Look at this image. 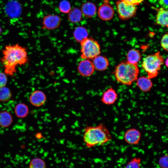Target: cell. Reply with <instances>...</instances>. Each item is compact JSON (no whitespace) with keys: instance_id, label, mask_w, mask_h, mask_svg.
<instances>
[{"instance_id":"obj_1","label":"cell","mask_w":168,"mask_h":168,"mask_svg":"<svg viewBox=\"0 0 168 168\" xmlns=\"http://www.w3.org/2000/svg\"><path fill=\"white\" fill-rule=\"evenodd\" d=\"M0 61L4 72L11 77H14L18 66H25L29 61L27 48L19 44L6 45L2 50Z\"/></svg>"},{"instance_id":"obj_2","label":"cell","mask_w":168,"mask_h":168,"mask_svg":"<svg viewBox=\"0 0 168 168\" xmlns=\"http://www.w3.org/2000/svg\"><path fill=\"white\" fill-rule=\"evenodd\" d=\"M112 139L109 130L102 123L96 126H87L84 129L83 139L88 148L103 145L111 141Z\"/></svg>"},{"instance_id":"obj_3","label":"cell","mask_w":168,"mask_h":168,"mask_svg":"<svg viewBox=\"0 0 168 168\" xmlns=\"http://www.w3.org/2000/svg\"><path fill=\"white\" fill-rule=\"evenodd\" d=\"M139 73L138 64L124 61L115 67L114 74L117 81L124 85L130 86L136 81Z\"/></svg>"},{"instance_id":"obj_4","label":"cell","mask_w":168,"mask_h":168,"mask_svg":"<svg viewBox=\"0 0 168 168\" xmlns=\"http://www.w3.org/2000/svg\"><path fill=\"white\" fill-rule=\"evenodd\" d=\"M164 62L163 57L159 51H157L145 57L142 66L147 72V77L151 79L157 76Z\"/></svg>"},{"instance_id":"obj_5","label":"cell","mask_w":168,"mask_h":168,"mask_svg":"<svg viewBox=\"0 0 168 168\" xmlns=\"http://www.w3.org/2000/svg\"><path fill=\"white\" fill-rule=\"evenodd\" d=\"M81 57L82 59H93L101 53L100 45L92 37H89L80 43Z\"/></svg>"},{"instance_id":"obj_6","label":"cell","mask_w":168,"mask_h":168,"mask_svg":"<svg viewBox=\"0 0 168 168\" xmlns=\"http://www.w3.org/2000/svg\"><path fill=\"white\" fill-rule=\"evenodd\" d=\"M117 10L119 18L123 20H127L134 16L136 14V5L129 4L121 0L116 2Z\"/></svg>"},{"instance_id":"obj_7","label":"cell","mask_w":168,"mask_h":168,"mask_svg":"<svg viewBox=\"0 0 168 168\" xmlns=\"http://www.w3.org/2000/svg\"><path fill=\"white\" fill-rule=\"evenodd\" d=\"M61 19L56 14H48L44 16L42 21V28L48 30L57 29L60 25Z\"/></svg>"},{"instance_id":"obj_8","label":"cell","mask_w":168,"mask_h":168,"mask_svg":"<svg viewBox=\"0 0 168 168\" xmlns=\"http://www.w3.org/2000/svg\"><path fill=\"white\" fill-rule=\"evenodd\" d=\"M141 136V133L138 129L135 128H131L125 132L124 138L125 142L128 144L134 145L139 143Z\"/></svg>"},{"instance_id":"obj_9","label":"cell","mask_w":168,"mask_h":168,"mask_svg":"<svg viewBox=\"0 0 168 168\" xmlns=\"http://www.w3.org/2000/svg\"><path fill=\"white\" fill-rule=\"evenodd\" d=\"M77 70L79 74L84 77L92 75L95 70L92 61L88 59H82L78 64Z\"/></svg>"},{"instance_id":"obj_10","label":"cell","mask_w":168,"mask_h":168,"mask_svg":"<svg viewBox=\"0 0 168 168\" xmlns=\"http://www.w3.org/2000/svg\"><path fill=\"white\" fill-rule=\"evenodd\" d=\"M114 13L113 7L106 2L100 6L97 12L99 17L105 21L110 20L113 17Z\"/></svg>"},{"instance_id":"obj_11","label":"cell","mask_w":168,"mask_h":168,"mask_svg":"<svg viewBox=\"0 0 168 168\" xmlns=\"http://www.w3.org/2000/svg\"><path fill=\"white\" fill-rule=\"evenodd\" d=\"M118 98L117 93L111 87L103 92L100 100L103 104L109 106L114 104Z\"/></svg>"},{"instance_id":"obj_12","label":"cell","mask_w":168,"mask_h":168,"mask_svg":"<svg viewBox=\"0 0 168 168\" xmlns=\"http://www.w3.org/2000/svg\"><path fill=\"white\" fill-rule=\"evenodd\" d=\"M47 97L45 93L40 90L33 91L29 97L30 103L36 107L43 105L46 102Z\"/></svg>"},{"instance_id":"obj_13","label":"cell","mask_w":168,"mask_h":168,"mask_svg":"<svg viewBox=\"0 0 168 168\" xmlns=\"http://www.w3.org/2000/svg\"><path fill=\"white\" fill-rule=\"evenodd\" d=\"M92 62L95 70L100 71L107 69L109 65V61L105 57L99 55L93 59Z\"/></svg>"},{"instance_id":"obj_14","label":"cell","mask_w":168,"mask_h":168,"mask_svg":"<svg viewBox=\"0 0 168 168\" xmlns=\"http://www.w3.org/2000/svg\"><path fill=\"white\" fill-rule=\"evenodd\" d=\"M81 11L82 15L87 18L93 17L96 12V7L95 4L91 2H87L82 4Z\"/></svg>"},{"instance_id":"obj_15","label":"cell","mask_w":168,"mask_h":168,"mask_svg":"<svg viewBox=\"0 0 168 168\" xmlns=\"http://www.w3.org/2000/svg\"><path fill=\"white\" fill-rule=\"evenodd\" d=\"M136 85L142 91L146 92L149 91L153 86V83L148 77L142 76L136 80Z\"/></svg>"},{"instance_id":"obj_16","label":"cell","mask_w":168,"mask_h":168,"mask_svg":"<svg viewBox=\"0 0 168 168\" xmlns=\"http://www.w3.org/2000/svg\"><path fill=\"white\" fill-rule=\"evenodd\" d=\"M168 9L161 7L157 10L156 18V24L158 25L168 27Z\"/></svg>"},{"instance_id":"obj_17","label":"cell","mask_w":168,"mask_h":168,"mask_svg":"<svg viewBox=\"0 0 168 168\" xmlns=\"http://www.w3.org/2000/svg\"><path fill=\"white\" fill-rule=\"evenodd\" d=\"M88 32L85 27L79 26L76 27L73 32L75 40L80 43L88 37Z\"/></svg>"},{"instance_id":"obj_18","label":"cell","mask_w":168,"mask_h":168,"mask_svg":"<svg viewBox=\"0 0 168 168\" xmlns=\"http://www.w3.org/2000/svg\"><path fill=\"white\" fill-rule=\"evenodd\" d=\"M13 117L10 112L4 110L0 112V126L3 128L10 126L13 122Z\"/></svg>"},{"instance_id":"obj_19","label":"cell","mask_w":168,"mask_h":168,"mask_svg":"<svg viewBox=\"0 0 168 168\" xmlns=\"http://www.w3.org/2000/svg\"><path fill=\"white\" fill-rule=\"evenodd\" d=\"M141 58L139 50L134 49L129 50L126 55L127 61L133 64H138Z\"/></svg>"},{"instance_id":"obj_20","label":"cell","mask_w":168,"mask_h":168,"mask_svg":"<svg viewBox=\"0 0 168 168\" xmlns=\"http://www.w3.org/2000/svg\"><path fill=\"white\" fill-rule=\"evenodd\" d=\"M68 14V20L73 23H78L82 18V14L81 11L77 7L71 9Z\"/></svg>"},{"instance_id":"obj_21","label":"cell","mask_w":168,"mask_h":168,"mask_svg":"<svg viewBox=\"0 0 168 168\" xmlns=\"http://www.w3.org/2000/svg\"><path fill=\"white\" fill-rule=\"evenodd\" d=\"M29 108L27 105L23 103L17 104L14 108V112L16 116L19 118L26 117L29 113Z\"/></svg>"},{"instance_id":"obj_22","label":"cell","mask_w":168,"mask_h":168,"mask_svg":"<svg viewBox=\"0 0 168 168\" xmlns=\"http://www.w3.org/2000/svg\"><path fill=\"white\" fill-rule=\"evenodd\" d=\"M12 93L10 89L7 87L0 88V102H6L11 98Z\"/></svg>"},{"instance_id":"obj_23","label":"cell","mask_w":168,"mask_h":168,"mask_svg":"<svg viewBox=\"0 0 168 168\" xmlns=\"http://www.w3.org/2000/svg\"><path fill=\"white\" fill-rule=\"evenodd\" d=\"M29 168H46V163L44 160L40 158H34L30 161Z\"/></svg>"},{"instance_id":"obj_24","label":"cell","mask_w":168,"mask_h":168,"mask_svg":"<svg viewBox=\"0 0 168 168\" xmlns=\"http://www.w3.org/2000/svg\"><path fill=\"white\" fill-rule=\"evenodd\" d=\"M58 9L62 13H68L71 9V4L68 1L63 0L59 4Z\"/></svg>"},{"instance_id":"obj_25","label":"cell","mask_w":168,"mask_h":168,"mask_svg":"<svg viewBox=\"0 0 168 168\" xmlns=\"http://www.w3.org/2000/svg\"><path fill=\"white\" fill-rule=\"evenodd\" d=\"M141 163V158L138 157H134L129 161L125 168H140Z\"/></svg>"},{"instance_id":"obj_26","label":"cell","mask_w":168,"mask_h":168,"mask_svg":"<svg viewBox=\"0 0 168 168\" xmlns=\"http://www.w3.org/2000/svg\"><path fill=\"white\" fill-rule=\"evenodd\" d=\"M158 164L161 168H168V156L167 154H165L159 159Z\"/></svg>"},{"instance_id":"obj_27","label":"cell","mask_w":168,"mask_h":168,"mask_svg":"<svg viewBox=\"0 0 168 168\" xmlns=\"http://www.w3.org/2000/svg\"><path fill=\"white\" fill-rule=\"evenodd\" d=\"M168 34L167 32L162 36L161 40V46L165 50L168 51Z\"/></svg>"},{"instance_id":"obj_28","label":"cell","mask_w":168,"mask_h":168,"mask_svg":"<svg viewBox=\"0 0 168 168\" xmlns=\"http://www.w3.org/2000/svg\"><path fill=\"white\" fill-rule=\"evenodd\" d=\"M7 76L4 72H0V88L6 86L7 82Z\"/></svg>"},{"instance_id":"obj_29","label":"cell","mask_w":168,"mask_h":168,"mask_svg":"<svg viewBox=\"0 0 168 168\" xmlns=\"http://www.w3.org/2000/svg\"><path fill=\"white\" fill-rule=\"evenodd\" d=\"M126 3L137 5L139 4L143 1L144 0H121Z\"/></svg>"},{"instance_id":"obj_30","label":"cell","mask_w":168,"mask_h":168,"mask_svg":"<svg viewBox=\"0 0 168 168\" xmlns=\"http://www.w3.org/2000/svg\"><path fill=\"white\" fill-rule=\"evenodd\" d=\"M160 5L161 6V7L166 9H168V0H158Z\"/></svg>"},{"instance_id":"obj_31","label":"cell","mask_w":168,"mask_h":168,"mask_svg":"<svg viewBox=\"0 0 168 168\" xmlns=\"http://www.w3.org/2000/svg\"><path fill=\"white\" fill-rule=\"evenodd\" d=\"M168 58H166L165 61H164V63H165V65L167 67H168Z\"/></svg>"},{"instance_id":"obj_32","label":"cell","mask_w":168,"mask_h":168,"mask_svg":"<svg viewBox=\"0 0 168 168\" xmlns=\"http://www.w3.org/2000/svg\"><path fill=\"white\" fill-rule=\"evenodd\" d=\"M2 32V29L1 27L0 26V35H1Z\"/></svg>"}]
</instances>
